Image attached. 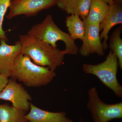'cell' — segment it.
Instances as JSON below:
<instances>
[{
    "label": "cell",
    "instance_id": "6da1fadb",
    "mask_svg": "<svg viewBox=\"0 0 122 122\" xmlns=\"http://www.w3.org/2000/svg\"><path fill=\"white\" fill-rule=\"evenodd\" d=\"M19 39L21 53L29 57L36 65L54 71L63 65L65 55L63 50L54 48L27 34L20 35Z\"/></svg>",
    "mask_w": 122,
    "mask_h": 122
},
{
    "label": "cell",
    "instance_id": "7a4b0ae2",
    "mask_svg": "<svg viewBox=\"0 0 122 122\" xmlns=\"http://www.w3.org/2000/svg\"><path fill=\"white\" fill-rule=\"evenodd\" d=\"M28 56L21 53L15 59L10 76L28 87H39L48 85L56 77L54 71L36 65Z\"/></svg>",
    "mask_w": 122,
    "mask_h": 122
},
{
    "label": "cell",
    "instance_id": "3957f363",
    "mask_svg": "<svg viewBox=\"0 0 122 122\" xmlns=\"http://www.w3.org/2000/svg\"><path fill=\"white\" fill-rule=\"evenodd\" d=\"M27 34L55 48L57 47V41H62L65 45V49L63 50L65 54L76 55L78 54L79 49L75 40L69 34L59 28L51 15H47L42 22L32 26Z\"/></svg>",
    "mask_w": 122,
    "mask_h": 122
},
{
    "label": "cell",
    "instance_id": "277c9868",
    "mask_svg": "<svg viewBox=\"0 0 122 122\" xmlns=\"http://www.w3.org/2000/svg\"><path fill=\"white\" fill-rule=\"evenodd\" d=\"M118 66L117 58L110 51L104 61L97 65L85 63L82 65V69L86 73L97 76L116 95L122 98V86L117 78Z\"/></svg>",
    "mask_w": 122,
    "mask_h": 122
},
{
    "label": "cell",
    "instance_id": "5b68a950",
    "mask_svg": "<svg viewBox=\"0 0 122 122\" xmlns=\"http://www.w3.org/2000/svg\"><path fill=\"white\" fill-rule=\"evenodd\" d=\"M87 107L94 122H109L122 118V102L112 104L104 102L95 87H92L88 91Z\"/></svg>",
    "mask_w": 122,
    "mask_h": 122
},
{
    "label": "cell",
    "instance_id": "8992f818",
    "mask_svg": "<svg viewBox=\"0 0 122 122\" xmlns=\"http://www.w3.org/2000/svg\"><path fill=\"white\" fill-rule=\"evenodd\" d=\"M58 0H12L6 18L11 20L17 16H36L41 11L57 5Z\"/></svg>",
    "mask_w": 122,
    "mask_h": 122
},
{
    "label": "cell",
    "instance_id": "52a82bcc",
    "mask_svg": "<svg viewBox=\"0 0 122 122\" xmlns=\"http://www.w3.org/2000/svg\"><path fill=\"white\" fill-rule=\"evenodd\" d=\"M0 99L10 101L15 108L27 112L30 108L32 97L22 85L11 78L0 93Z\"/></svg>",
    "mask_w": 122,
    "mask_h": 122
},
{
    "label": "cell",
    "instance_id": "ba28073f",
    "mask_svg": "<svg viewBox=\"0 0 122 122\" xmlns=\"http://www.w3.org/2000/svg\"><path fill=\"white\" fill-rule=\"evenodd\" d=\"M99 24L88 25L85 26V36L78 53L84 57L96 54L103 56L105 51L100 38Z\"/></svg>",
    "mask_w": 122,
    "mask_h": 122
},
{
    "label": "cell",
    "instance_id": "9c48e42d",
    "mask_svg": "<svg viewBox=\"0 0 122 122\" xmlns=\"http://www.w3.org/2000/svg\"><path fill=\"white\" fill-rule=\"evenodd\" d=\"M122 24V5L113 3L109 5L106 16L99 24V30L102 32L100 35V40L103 39L102 44L104 51L108 48L107 41L109 39L108 34L113 26Z\"/></svg>",
    "mask_w": 122,
    "mask_h": 122
},
{
    "label": "cell",
    "instance_id": "30bf717a",
    "mask_svg": "<svg viewBox=\"0 0 122 122\" xmlns=\"http://www.w3.org/2000/svg\"><path fill=\"white\" fill-rule=\"evenodd\" d=\"M7 42L4 40L0 42V73L10 76L15 59L21 53V46L18 41L12 45Z\"/></svg>",
    "mask_w": 122,
    "mask_h": 122
},
{
    "label": "cell",
    "instance_id": "8fae6325",
    "mask_svg": "<svg viewBox=\"0 0 122 122\" xmlns=\"http://www.w3.org/2000/svg\"><path fill=\"white\" fill-rule=\"evenodd\" d=\"M30 112L25 115L28 122H73L65 112H53L44 110L30 103Z\"/></svg>",
    "mask_w": 122,
    "mask_h": 122
},
{
    "label": "cell",
    "instance_id": "7c38bea8",
    "mask_svg": "<svg viewBox=\"0 0 122 122\" xmlns=\"http://www.w3.org/2000/svg\"><path fill=\"white\" fill-rule=\"evenodd\" d=\"M109 5L102 0H92L87 17L83 20L85 26L100 24L106 16Z\"/></svg>",
    "mask_w": 122,
    "mask_h": 122
},
{
    "label": "cell",
    "instance_id": "4fadbf2b",
    "mask_svg": "<svg viewBox=\"0 0 122 122\" xmlns=\"http://www.w3.org/2000/svg\"><path fill=\"white\" fill-rule=\"evenodd\" d=\"M26 111L7 104L0 105V122H28Z\"/></svg>",
    "mask_w": 122,
    "mask_h": 122
},
{
    "label": "cell",
    "instance_id": "5bb4252c",
    "mask_svg": "<svg viewBox=\"0 0 122 122\" xmlns=\"http://www.w3.org/2000/svg\"><path fill=\"white\" fill-rule=\"evenodd\" d=\"M66 24L71 37L74 40L80 39L83 41L85 36V26L80 17L71 14L66 18Z\"/></svg>",
    "mask_w": 122,
    "mask_h": 122
},
{
    "label": "cell",
    "instance_id": "9a60e30c",
    "mask_svg": "<svg viewBox=\"0 0 122 122\" xmlns=\"http://www.w3.org/2000/svg\"><path fill=\"white\" fill-rule=\"evenodd\" d=\"M92 0H70L66 6L65 11L68 14L81 16L83 20L87 17Z\"/></svg>",
    "mask_w": 122,
    "mask_h": 122
},
{
    "label": "cell",
    "instance_id": "2e32d148",
    "mask_svg": "<svg viewBox=\"0 0 122 122\" xmlns=\"http://www.w3.org/2000/svg\"><path fill=\"white\" fill-rule=\"evenodd\" d=\"M122 30V24L120 25L110 36L109 46L111 51L117 58L119 66L122 70V39L121 34Z\"/></svg>",
    "mask_w": 122,
    "mask_h": 122
},
{
    "label": "cell",
    "instance_id": "e0dca14e",
    "mask_svg": "<svg viewBox=\"0 0 122 122\" xmlns=\"http://www.w3.org/2000/svg\"><path fill=\"white\" fill-rule=\"evenodd\" d=\"M11 0H0V42L2 40H4L7 42H8L5 32L2 28V25L5 15L10 6Z\"/></svg>",
    "mask_w": 122,
    "mask_h": 122
},
{
    "label": "cell",
    "instance_id": "ac0fdd59",
    "mask_svg": "<svg viewBox=\"0 0 122 122\" xmlns=\"http://www.w3.org/2000/svg\"><path fill=\"white\" fill-rule=\"evenodd\" d=\"M10 76L9 75L0 73V93L7 85Z\"/></svg>",
    "mask_w": 122,
    "mask_h": 122
},
{
    "label": "cell",
    "instance_id": "d6986e66",
    "mask_svg": "<svg viewBox=\"0 0 122 122\" xmlns=\"http://www.w3.org/2000/svg\"><path fill=\"white\" fill-rule=\"evenodd\" d=\"M70 0H58L57 5L59 8L65 11L66 6Z\"/></svg>",
    "mask_w": 122,
    "mask_h": 122
},
{
    "label": "cell",
    "instance_id": "ffe728a7",
    "mask_svg": "<svg viewBox=\"0 0 122 122\" xmlns=\"http://www.w3.org/2000/svg\"><path fill=\"white\" fill-rule=\"evenodd\" d=\"M102 0L106 2L109 5H111L113 4V0Z\"/></svg>",
    "mask_w": 122,
    "mask_h": 122
},
{
    "label": "cell",
    "instance_id": "44dd1931",
    "mask_svg": "<svg viewBox=\"0 0 122 122\" xmlns=\"http://www.w3.org/2000/svg\"><path fill=\"white\" fill-rule=\"evenodd\" d=\"M113 3L118 4L122 5V0H113Z\"/></svg>",
    "mask_w": 122,
    "mask_h": 122
},
{
    "label": "cell",
    "instance_id": "7402d4cb",
    "mask_svg": "<svg viewBox=\"0 0 122 122\" xmlns=\"http://www.w3.org/2000/svg\"><path fill=\"white\" fill-rule=\"evenodd\" d=\"M81 122H83V121H82V120L81 119Z\"/></svg>",
    "mask_w": 122,
    "mask_h": 122
}]
</instances>
